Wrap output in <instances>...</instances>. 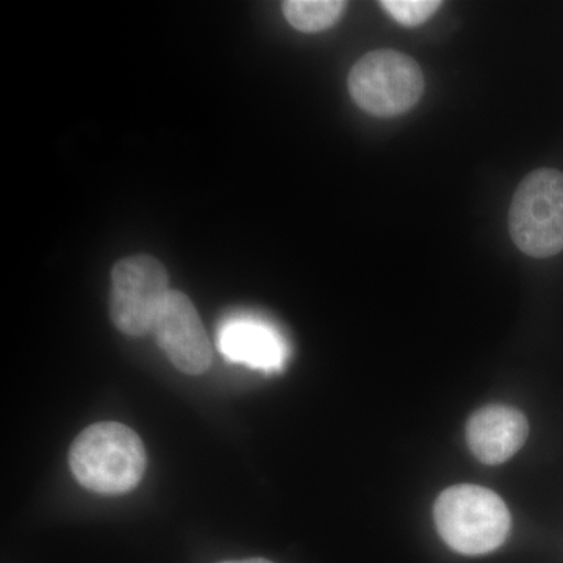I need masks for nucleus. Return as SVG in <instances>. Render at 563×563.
Here are the masks:
<instances>
[{"label":"nucleus","instance_id":"obj_1","mask_svg":"<svg viewBox=\"0 0 563 563\" xmlns=\"http://www.w3.org/2000/svg\"><path fill=\"white\" fill-rule=\"evenodd\" d=\"M69 466L81 487L99 495H122L143 479L146 450L139 433L120 422L103 421L74 440Z\"/></svg>","mask_w":563,"mask_h":563},{"label":"nucleus","instance_id":"obj_2","mask_svg":"<svg viewBox=\"0 0 563 563\" xmlns=\"http://www.w3.org/2000/svg\"><path fill=\"white\" fill-rule=\"evenodd\" d=\"M433 518L444 543L463 555L498 550L512 528L501 496L479 485H454L440 493Z\"/></svg>","mask_w":563,"mask_h":563},{"label":"nucleus","instance_id":"obj_3","mask_svg":"<svg viewBox=\"0 0 563 563\" xmlns=\"http://www.w3.org/2000/svg\"><path fill=\"white\" fill-rule=\"evenodd\" d=\"M510 239L523 254L548 258L563 251V173L540 168L518 185L509 209Z\"/></svg>","mask_w":563,"mask_h":563},{"label":"nucleus","instance_id":"obj_4","mask_svg":"<svg viewBox=\"0 0 563 563\" xmlns=\"http://www.w3.org/2000/svg\"><path fill=\"white\" fill-rule=\"evenodd\" d=\"M347 88L354 102L377 118L401 117L421 101L424 76L409 55L379 49L352 66Z\"/></svg>","mask_w":563,"mask_h":563},{"label":"nucleus","instance_id":"obj_5","mask_svg":"<svg viewBox=\"0 0 563 563\" xmlns=\"http://www.w3.org/2000/svg\"><path fill=\"white\" fill-rule=\"evenodd\" d=\"M169 291L168 273L157 258H124L111 272V320L125 335H146L154 329Z\"/></svg>","mask_w":563,"mask_h":563},{"label":"nucleus","instance_id":"obj_6","mask_svg":"<svg viewBox=\"0 0 563 563\" xmlns=\"http://www.w3.org/2000/svg\"><path fill=\"white\" fill-rule=\"evenodd\" d=\"M155 340L179 372L199 376L210 368L213 351L198 310L181 291H169L155 320Z\"/></svg>","mask_w":563,"mask_h":563},{"label":"nucleus","instance_id":"obj_7","mask_svg":"<svg viewBox=\"0 0 563 563\" xmlns=\"http://www.w3.org/2000/svg\"><path fill=\"white\" fill-rule=\"evenodd\" d=\"M529 435L528 418L515 407L490 404L466 422V443L477 461L501 465L523 448Z\"/></svg>","mask_w":563,"mask_h":563},{"label":"nucleus","instance_id":"obj_8","mask_svg":"<svg viewBox=\"0 0 563 563\" xmlns=\"http://www.w3.org/2000/svg\"><path fill=\"white\" fill-rule=\"evenodd\" d=\"M218 350L228 361L273 373L284 368L288 346L269 322L239 317L225 321L218 332Z\"/></svg>","mask_w":563,"mask_h":563},{"label":"nucleus","instance_id":"obj_9","mask_svg":"<svg viewBox=\"0 0 563 563\" xmlns=\"http://www.w3.org/2000/svg\"><path fill=\"white\" fill-rule=\"evenodd\" d=\"M346 7L342 0H287L282 10L296 31L317 33L335 25Z\"/></svg>","mask_w":563,"mask_h":563},{"label":"nucleus","instance_id":"obj_10","mask_svg":"<svg viewBox=\"0 0 563 563\" xmlns=\"http://www.w3.org/2000/svg\"><path fill=\"white\" fill-rule=\"evenodd\" d=\"M379 5L404 27H417L433 16L443 3L440 0H384Z\"/></svg>","mask_w":563,"mask_h":563},{"label":"nucleus","instance_id":"obj_11","mask_svg":"<svg viewBox=\"0 0 563 563\" xmlns=\"http://www.w3.org/2000/svg\"><path fill=\"white\" fill-rule=\"evenodd\" d=\"M221 563H273V562L266 561V559L255 558V559H244V561H229V562H221Z\"/></svg>","mask_w":563,"mask_h":563}]
</instances>
